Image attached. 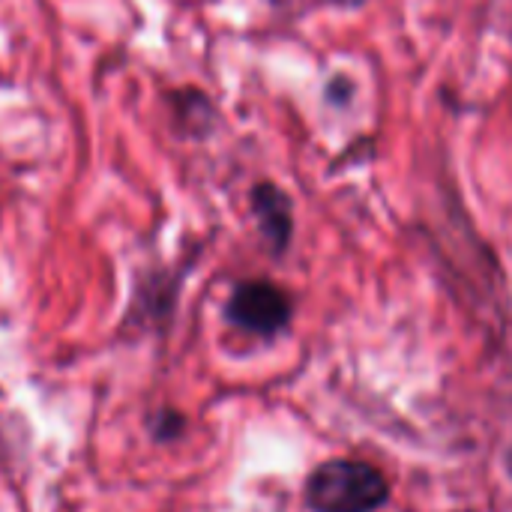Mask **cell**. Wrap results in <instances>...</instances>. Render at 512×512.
<instances>
[{
    "label": "cell",
    "instance_id": "obj_5",
    "mask_svg": "<svg viewBox=\"0 0 512 512\" xmlns=\"http://www.w3.org/2000/svg\"><path fill=\"white\" fill-rule=\"evenodd\" d=\"M351 93H354V87H351V78H345V75L330 78V81H327V90H324L327 102H333V105H339V108H345V105L351 102Z\"/></svg>",
    "mask_w": 512,
    "mask_h": 512
},
{
    "label": "cell",
    "instance_id": "obj_1",
    "mask_svg": "<svg viewBox=\"0 0 512 512\" xmlns=\"http://www.w3.org/2000/svg\"><path fill=\"white\" fill-rule=\"evenodd\" d=\"M390 501L387 477L354 459H333L312 471L306 504L315 512H375Z\"/></svg>",
    "mask_w": 512,
    "mask_h": 512
},
{
    "label": "cell",
    "instance_id": "obj_2",
    "mask_svg": "<svg viewBox=\"0 0 512 512\" xmlns=\"http://www.w3.org/2000/svg\"><path fill=\"white\" fill-rule=\"evenodd\" d=\"M291 315H294L291 297L267 279L240 282L231 291L228 306H225V318L237 330L252 333V336H264V339L282 333L291 324Z\"/></svg>",
    "mask_w": 512,
    "mask_h": 512
},
{
    "label": "cell",
    "instance_id": "obj_6",
    "mask_svg": "<svg viewBox=\"0 0 512 512\" xmlns=\"http://www.w3.org/2000/svg\"><path fill=\"white\" fill-rule=\"evenodd\" d=\"M333 3H360V0H333Z\"/></svg>",
    "mask_w": 512,
    "mask_h": 512
},
{
    "label": "cell",
    "instance_id": "obj_4",
    "mask_svg": "<svg viewBox=\"0 0 512 512\" xmlns=\"http://www.w3.org/2000/svg\"><path fill=\"white\" fill-rule=\"evenodd\" d=\"M174 102V117L186 126L192 123H204L210 126V99L201 90H180L171 96Z\"/></svg>",
    "mask_w": 512,
    "mask_h": 512
},
{
    "label": "cell",
    "instance_id": "obj_3",
    "mask_svg": "<svg viewBox=\"0 0 512 512\" xmlns=\"http://www.w3.org/2000/svg\"><path fill=\"white\" fill-rule=\"evenodd\" d=\"M249 204H252V216L258 222L261 237L267 240V246L276 255H282L294 237V201H291V195L282 186L261 180L252 186Z\"/></svg>",
    "mask_w": 512,
    "mask_h": 512
}]
</instances>
